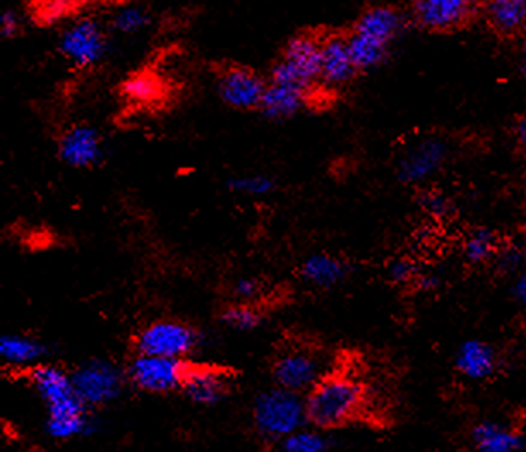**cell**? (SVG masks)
Segmentation results:
<instances>
[{"instance_id": "15", "label": "cell", "mask_w": 526, "mask_h": 452, "mask_svg": "<svg viewBox=\"0 0 526 452\" xmlns=\"http://www.w3.org/2000/svg\"><path fill=\"white\" fill-rule=\"evenodd\" d=\"M59 158L72 168H91L103 160L102 137L91 125H72L59 139Z\"/></svg>"}, {"instance_id": "25", "label": "cell", "mask_w": 526, "mask_h": 452, "mask_svg": "<svg viewBox=\"0 0 526 452\" xmlns=\"http://www.w3.org/2000/svg\"><path fill=\"white\" fill-rule=\"evenodd\" d=\"M220 321L234 331L249 333L263 324V312L256 304L235 302V304L228 305L227 309H223Z\"/></svg>"}, {"instance_id": "17", "label": "cell", "mask_w": 526, "mask_h": 452, "mask_svg": "<svg viewBox=\"0 0 526 452\" xmlns=\"http://www.w3.org/2000/svg\"><path fill=\"white\" fill-rule=\"evenodd\" d=\"M407 18L408 12L400 7L376 4V6L365 7L350 28L384 45H391L396 36L400 35Z\"/></svg>"}, {"instance_id": "7", "label": "cell", "mask_w": 526, "mask_h": 452, "mask_svg": "<svg viewBox=\"0 0 526 452\" xmlns=\"http://www.w3.org/2000/svg\"><path fill=\"white\" fill-rule=\"evenodd\" d=\"M189 367L186 358L136 353L127 363V381L143 393L168 394L182 389Z\"/></svg>"}, {"instance_id": "29", "label": "cell", "mask_w": 526, "mask_h": 452, "mask_svg": "<svg viewBox=\"0 0 526 452\" xmlns=\"http://www.w3.org/2000/svg\"><path fill=\"white\" fill-rule=\"evenodd\" d=\"M419 269L413 264L410 259L400 257L395 259L388 266V278L391 283L395 285H415V281L419 278Z\"/></svg>"}, {"instance_id": "32", "label": "cell", "mask_w": 526, "mask_h": 452, "mask_svg": "<svg viewBox=\"0 0 526 452\" xmlns=\"http://www.w3.org/2000/svg\"><path fill=\"white\" fill-rule=\"evenodd\" d=\"M420 204L429 215L439 220L449 215V201L439 192H424L420 197Z\"/></svg>"}, {"instance_id": "12", "label": "cell", "mask_w": 526, "mask_h": 452, "mask_svg": "<svg viewBox=\"0 0 526 452\" xmlns=\"http://www.w3.org/2000/svg\"><path fill=\"white\" fill-rule=\"evenodd\" d=\"M480 21L496 40H526V0H480Z\"/></svg>"}, {"instance_id": "2", "label": "cell", "mask_w": 526, "mask_h": 452, "mask_svg": "<svg viewBox=\"0 0 526 452\" xmlns=\"http://www.w3.org/2000/svg\"><path fill=\"white\" fill-rule=\"evenodd\" d=\"M364 405V386L345 374H324L305 394L307 420L319 430L345 427L359 418Z\"/></svg>"}, {"instance_id": "33", "label": "cell", "mask_w": 526, "mask_h": 452, "mask_svg": "<svg viewBox=\"0 0 526 452\" xmlns=\"http://www.w3.org/2000/svg\"><path fill=\"white\" fill-rule=\"evenodd\" d=\"M146 24V14L139 9H126V11H120L114 18V26L117 30L136 31Z\"/></svg>"}, {"instance_id": "18", "label": "cell", "mask_w": 526, "mask_h": 452, "mask_svg": "<svg viewBox=\"0 0 526 452\" xmlns=\"http://www.w3.org/2000/svg\"><path fill=\"white\" fill-rule=\"evenodd\" d=\"M499 358L494 346L482 339H468L456 351L455 367L468 381H485L496 374Z\"/></svg>"}, {"instance_id": "9", "label": "cell", "mask_w": 526, "mask_h": 452, "mask_svg": "<svg viewBox=\"0 0 526 452\" xmlns=\"http://www.w3.org/2000/svg\"><path fill=\"white\" fill-rule=\"evenodd\" d=\"M449 153L451 149L443 137H422L400 156L396 163V175L403 184H425L446 167Z\"/></svg>"}, {"instance_id": "11", "label": "cell", "mask_w": 526, "mask_h": 452, "mask_svg": "<svg viewBox=\"0 0 526 452\" xmlns=\"http://www.w3.org/2000/svg\"><path fill=\"white\" fill-rule=\"evenodd\" d=\"M268 83L251 67L228 64L218 74V93L235 110H259Z\"/></svg>"}, {"instance_id": "34", "label": "cell", "mask_w": 526, "mask_h": 452, "mask_svg": "<svg viewBox=\"0 0 526 452\" xmlns=\"http://www.w3.org/2000/svg\"><path fill=\"white\" fill-rule=\"evenodd\" d=\"M511 137L518 151L526 156V112L518 113L511 120Z\"/></svg>"}, {"instance_id": "35", "label": "cell", "mask_w": 526, "mask_h": 452, "mask_svg": "<svg viewBox=\"0 0 526 452\" xmlns=\"http://www.w3.org/2000/svg\"><path fill=\"white\" fill-rule=\"evenodd\" d=\"M21 31V23H19L18 16L12 11H6L0 18V33L4 38H14L19 35Z\"/></svg>"}, {"instance_id": "1", "label": "cell", "mask_w": 526, "mask_h": 452, "mask_svg": "<svg viewBox=\"0 0 526 452\" xmlns=\"http://www.w3.org/2000/svg\"><path fill=\"white\" fill-rule=\"evenodd\" d=\"M28 381L47 408L45 430L52 439L72 441L93 434L95 425L88 415L90 408L76 393L72 374L57 365L38 363L28 370Z\"/></svg>"}, {"instance_id": "6", "label": "cell", "mask_w": 526, "mask_h": 452, "mask_svg": "<svg viewBox=\"0 0 526 452\" xmlns=\"http://www.w3.org/2000/svg\"><path fill=\"white\" fill-rule=\"evenodd\" d=\"M76 393L88 408H102L114 403L126 386V369H119L114 362L93 358L72 372Z\"/></svg>"}, {"instance_id": "24", "label": "cell", "mask_w": 526, "mask_h": 452, "mask_svg": "<svg viewBox=\"0 0 526 452\" xmlns=\"http://www.w3.org/2000/svg\"><path fill=\"white\" fill-rule=\"evenodd\" d=\"M501 245H503V240L496 232H492L489 228H477L465 240L463 256L473 266L487 264L496 259Z\"/></svg>"}, {"instance_id": "4", "label": "cell", "mask_w": 526, "mask_h": 452, "mask_svg": "<svg viewBox=\"0 0 526 452\" xmlns=\"http://www.w3.org/2000/svg\"><path fill=\"white\" fill-rule=\"evenodd\" d=\"M252 420L264 439L280 442L309 423L305 394L280 386L263 391L254 401Z\"/></svg>"}, {"instance_id": "3", "label": "cell", "mask_w": 526, "mask_h": 452, "mask_svg": "<svg viewBox=\"0 0 526 452\" xmlns=\"http://www.w3.org/2000/svg\"><path fill=\"white\" fill-rule=\"evenodd\" d=\"M323 30L300 31L288 40L271 69V83L297 86L314 93L321 84Z\"/></svg>"}, {"instance_id": "10", "label": "cell", "mask_w": 526, "mask_h": 452, "mask_svg": "<svg viewBox=\"0 0 526 452\" xmlns=\"http://www.w3.org/2000/svg\"><path fill=\"white\" fill-rule=\"evenodd\" d=\"M323 375V360L307 348H287L273 363L276 386L295 393H309Z\"/></svg>"}, {"instance_id": "31", "label": "cell", "mask_w": 526, "mask_h": 452, "mask_svg": "<svg viewBox=\"0 0 526 452\" xmlns=\"http://www.w3.org/2000/svg\"><path fill=\"white\" fill-rule=\"evenodd\" d=\"M525 250L520 245L516 244H504L501 245V249L497 252L496 259L497 266L504 269V271H515V269L521 268L523 262H525Z\"/></svg>"}, {"instance_id": "37", "label": "cell", "mask_w": 526, "mask_h": 452, "mask_svg": "<svg viewBox=\"0 0 526 452\" xmlns=\"http://www.w3.org/2000/svg\"><path fill=\"white\" fill-rule=\"evenodd\" d=\"M513 293H515L516 300L526 307V273L518 276V280H516L515 286H513Z\"/></svg>"}, {"instance_id": "30", "label": "cell", "mask_w": 526, "mask_h": 452, "mask_svg": "<svg viewBox=\"0 0 526 452\" xmlns=\"http://www.w3.org/2000/svg\"><path fill=\"white\" fill-rule=\"evenodd\" d=\"M264 286L263 281L252 276H244L235 281L232 286V293H234L235 302H249V304H256L259 298L263 297Z\"/></svg>"}, {"instance_id": "8", "label": "cell", "mask_w": 526, "mask_h": 452, "mask_svg": "<svg viewBox=\"0 0 526 452\" xmlns=\"http://www.w3.org/2000/svg\"><path fill=\"white\" fill-rule=\"evenodd\" d=\"M196 329L180 321H155L134 336V351L158 357L186 358L198 346Z\"/></svg>"}, {"instance_id": "36", "label": "cell", "mask_w": 526, "mask_h": 452, "mask_svg": "<svg viewBox=\"0 0 526 452\" xmlns=\"http://www.w3.org/2000/svg\"><path fill=\"white\" fill-rule=\"evenodd\" d=\"M415 286L419 288L420 292H434L439 286V278L434 274H419V278L415 281Z\"/></svg>"}, {"instance_id": "27", "label": "cell", "mask_w": 526, "mask_h": 452, "mask_svg": "<svg viewBox=\"0 0 526 452\" xmlns=\"http://www.w3.org/2000/svg\"><path fill=\"white\" fill-rule=\"evenodd\" d=\"M323 430L316 429H302L287 435L285 439L278 442L281 451L285 452H323L328 451L329 442L323 434Z\"/></svg>"}, {"instance_id": "21", "label": "cell", "mask_w": 526, "mask_h": 452, "mask_svg": "<svg viewBox=\"0 0 526 452\" xmlns=\"http://www.w3.org/2000/svg\"><path fill=\"white\" fill-rule=\"evenodd\" d=\"M47 355V346L26 334H2L0 358L11 367H35Z\"/></svg>"}, {"instance_id": "13", "label": "cell", "mask_w": 526, "mask_h": 452, "mask_svg": "<svg viewBox=\"0 0 526 452\" xmlns=\"http://www.w3.org/2000/svg\"><path fill=\"white\" fill-rule=\"evenodd\" d=\"M360 72L348 47L347 30L324 31L321 47V84L328 90L352 83Z\"/></svg>"}, {"instance_id": "28", "label": "cell", "mask_w": 526, "mask_h": 452, "mask_svg": "<svg viewBox=\"0 0 526 452\" xmlns=\"http://www.w3.org/2000/svg\"><path fill=\"white\" fill-rule=\"evenodd\" d=\"M228 187L244 196L264 197L275 192L276 184L275 180L263 173H247V175L234 177L228 182Z\"/></svg>"}, {"instance_id": "5", "label": "cell", "mask_w": 526, "mask_h": 452, "mask_svg": "<svg viewBox=\"0 0 526 452\" xmlns=\"http://www.w3.org/2000/svg\"><path fill=\"white\" fill-rule=\"evenodd\" d=\"M408 18L429 35H458L480 21V0H410Z\"/></svg>"}, {"instance_id": "23", "label": "cell", "mask_w": 526, "mask_h": 452, "mask_svg": "<svg viewBox=\"0 0 526 452\" xmlns=\"http://www.w3.org/2000/svg\"><path fill=\"white\" fill-rule=\"evenodd\" d=\"M347 40L350 54L359 72L371 71L379 64H383L384 59L388 57L389 45L372 40L369 36L360 35L352 28L347 30Z\"/></svg>"}, {"instance_id": "16", "label": "cell", "mask_w": 526, "mask_h": 452, "mask_svg": "<svg viewBox=\"0 0 526 452\" xmlns=\"http://www.w3.org/2000/svg\"><path fill=\"white\" fill-rule=\"evenodd\" d=\"M182 393L196 405H218L230 393V375L225 370L191 363L182 384Z\"/></svg>"}, {"instance_id": "26", "label": "cell", "mask_w": 526, "mask_h": 452, "mask_svg": "<svg viewBox=\"0 0 526 452\" xmlns=\"http://www.w3.org/2000/svg\"><path fill=\"white\" fill-rule=\"evenodd\" d=\"M124 96L132 103L138 105H150V103L160 100L162 96V83L146 72H139L127 79L124 83Z\"/></svg>"}, {"instance_id": "14", "label": "cell", "mask_w": 526, "mask_h": 452, "mask_svg": "<svg viewBox=\"0 0 526 452\" xmlns=\"http://www.w3.org/2000/svg\"><path fill=\"white\" fill-rule=\"evenodd\" d=\"M60 52L71 64L86 69L105 54V33L95 19H79L60 38Z\"/></svg>"}, {"instance_id": "19", "label": "cell", "mask_w": 526, "mask_h": 452, "mask_svg": "<svg viewBox=\"0 0 526 452\" xmlns=\"http://www.w3.org/2000/svg\"><path fill=\"white\" fill-rule=\"evenodd\" d=\"M311 98L312 93L302 90V88L288 86V84L271 83L269 81L259 110L268 119H290L293 115H297L302 108L307 107V103H309Z\"/></svg>"}, {"instance_id": "22", "label": "cell", "mask_w": 526, "mask_h": 452, "mask_svg": "<svg viewBox=\"0 0 526 452\" xmlns=\"http://www.w3.org/2000/svg\"><path fill=\"white\" fill-rule=\"evenodd\" d=\"M470 435L475 449L482 452H513L525 447L523 437L516 430L489 420L475 425Z\"/></svg>"}, {"instance_id": "20", "label": "cell", "mask_w": 526, "mask_h": 452, "mask_svg": "<svg viewBox=\"0 0 526 452\" xmlns=\"http://www.w3.org/2000/svg\"><path fill=\"white\" fill-rule=\"evenodd\" d=\"M347 276V262L331 254H314L300 266V278L316 288H333L343 283Z\"/></svg>"}, {"instance_id": "38", "label": "cell", "mask_w": 526, "mask_h": 452, "mask_svg": "<svg viewBox=\"0 0 526 452\" xmlns=\"http://www.w3.org/2000/svg\"><path fill=\"white\" fill-rule=\"evenodd\" d=\"M518 47H520V52H518L520 59H518V62H520L521 76L526 79V40L518 43Z\"/></svg>"}]
</instances>
